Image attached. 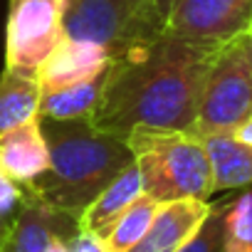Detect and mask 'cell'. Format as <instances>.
<instances>
[{"label": "cell", "instance_id": "obj_2", "mask_svg": "<svg viewBox=\"0 0 252 252\" xmlns=\"http://www.w3.org/2000/svg\"><path fill=\"white\" fill-rule=\"evenodd\" d=\"M40 126L50 149V168L28 190L72 218H79L126 166L134 163L129 141L96 129L92 119H40Z\"/></svg>", "mask_w": 252, "mask_h": 252}, {"label": "cell", "instance_id": "obj_22", "mask_svg": "<svg viewBox=\"0 0 252 252\" xmlns=\"http://www.w3.org/2000/svg\"><path fill=\"white\" fill-rule=\"evenodd\" d=\"M10 220H13V215H3V213H0V245H3V240H5V235L10 230Z\"/></svg>", "mask_w": 252, "mask_h": 252}, {"label": "cell", "instance_id": "obj_10", "mask_svg": "<svg viewBox=\"0 0 252 252\" xmlns=\"http://www.w3.org/2000/svg\"><path fill=\"white\" fill-rule=\"evenodd\" d=\"M109 64H111V57L104 47L87 42V40H72L62 35L57 47L50 52V57L40 64L35 74L40 84V94L84 82L104 72Z\"/></svg>", "mask_w": 252, "mask_h": 252}, {"label": "cell", "instance_id": "obj_8", "mask_svg": "<svg viewBox=\"0 0 252 252\" xmlns=\"http://www.w3.org/2000/svg\"><path fill=\"white\" fill-rule=\"evenodd\" d=\"M77 230V218L52 208L40 195L25 188L0 252H52L60 240L69 237Z\"/></svg>", "mask_w": 252, "mask_h": 252}, {"label": "cell", "instance_id": "obj_18", "mask_svg": "<svg viewBox=\"0 0 252 252\" xmlns=\"http://www.w3.org/2000/svg\"><path fill=\"white\" fill-rule=\"evenodd\" d=\"M222 213H225V203L213 205V210L205 218V222L200 225V230L176 252H225V247H222Z\"/></svg>", "mask_w": 252, "mask_h": 252}, {"label": "cell", "instance_id": "obj_9", "mask_svg": "<svg viewBox=\"0 0 252 252\" xmlns=\"http://www.w3.org/2000/svg\"><path fill=\"white\" fill-rule=\"evenodd\" d=\"M213 203L198 198H181L161 203L151 227L129 252H176L181 250L205 222Z\"/></svg>", "mask_w": 252, "mask_h": 252}, {"label": "cell", "instance_id": "obj_15", "mask_svg": "<svg viewBox=\"0 0 252 252\" xmlns=\"http://www.w3.org/2000/svg\"><path fill=\"white\" fill-rule=\"evenodd\" d=\"M40 84L37 77H25L10 69L0 74V136L37 116Z\"/></svg>", "mask_w": 252, "mask_h": 252}, {"label": "cell", "instance_id": "obj_7", "mask_svg": "<svg viewBox=\"0 0 252 252\" xmlns=\"http://www.w3.org/2000/svg\"><path fill=\"white\" fill-rule=\"evenodd\" d=\"M252 30V0H178L163 32L186 40L230 42Z\"/></svg>", "mask_w": 252, "mask_h": 252}, {"label": "cell", "instance_id": "obj_6", "mask_svg": "<svg viewBox=\"0 0 252 252\" xmlns=\"http://www.w3.org/2000/svg\"><path fill=\"white\" fill-rule=\"evenodd\" d=\"M64 0H10L5 69L35 77L62 40Z\"/></svg>", "mask_w": 252, "mask_h": 252}, {"label": "cell", "instance_id": "obj_3", "mask_svg": "<svg viewBox=\"0 0 252 252\" xmlns=\"http://www.w3.org/2000/svg\"><path fill=\"white\" fill-rule=\"evenodd\" d=\"M134 163L144 176V193L158 203L215 195L213 163L203 136L193 131L136 126L126 136Z\"/></svg>", "mask_w": 252, "mask_h": 252}, {"label": "cell", "instance_id": "obj_19", "mask_svg": "<svg viewBox=\"0 0 252 252\" xmlns=\"http://www.w3.org/2000/svg\"><path fill=\"white\" fill-rule=\"evenodd\" d=\"M52 252H106V247H104V240L99 235L87 232V230H77L69 237L60 240Z\"/></svg>", "mask_w": 252, "mask_h": 252}, {"label": "cell", "instance_id": "obj_4", "mask_svg": "<svg viewBox=\"0 0 252 252\" xmlns=\"http://www.w3.org/2000/svg\"><path fill=\"white\" fill-rule=\"evenodd\" d=\"M166 15L158 0H64V37L87 40L111 60L131 52L163 32Z\"/></svg>", "mask_w": 252, "mask_h": 252}, {"label": "cell", "instance_id": "obj_13", "mask_svg": "<svg viewBox=\"0 0 252 252\" xmlns=\"http://www.w3.org/2000/svg\"><path fill=\"white\" fill-rule=\"evenodd\" d=\"M205 149L213 163V186L215 193L252 188V146L237 141L230 134L203 136Z\"/></svg>", "mask_w": 252, "mask_h": 252}, {"label": "cell", "instance_id": "obj_12", "mask_svg": "<svg viewBox=\"0 0 252 252\" xmlns=\"http://www.w3.org/2000/svg\"><path fill=\"white\" fill-rule=\"evenodd\" d=\"M139 195H144V176L136 163L126 166L77 218L79 230L94 232L99 237L106 235V230L116 222V218L129 208Z\"/></svg>", "mask_w": 252, "mask_h": 252}, {"label": "cell", "instance_id": "obj_5", "mask_svg": "<svg viewBox=\"0 0 252 252\" xmlns=\"http://www.w3.org/2000/svg\"><path fill=\"white\" fill-rule=\"evenodd\" d=\"M252 116V64L242 37L225 42L203 84L193 134H232Z\"/></svg>", "mask_w": 252, "mask_h": 252}, {"label": "cell", "instance_id": "obj_17", "mask_svg": "<svg viewBox=\"0 0 252 252\" xmlns=\"http://www.w3.org/2000/svg\"><path fill=\"white\" fill-rule=\"evenodd\" d=\"M222 247L225 252H252V188L225 203Z\"/></svg>", "mask_w": 252, "mask_h": 252}, {"label": "cell", "instance_id": "obj_23", "mask_svg": "<svg viewBox=\"0 0 252 252\" xmlns=\"http://www.w3.org/2000/svg\"><path fill=\"white\" fill-rule=\"evenodd\" d=\"M176 3H178V0H158V8H161L163 15H168V10H171Z\"/></svg>", "mask_w": 252, "mask_h": 252}, {"label": "cell", "instance_id": "obj_21", "mask_svg": "<svg viewBox=\"0 0 252 252\" xmlns=\"http://www.w3.org/2000/svg\"><path fill=\"white\" fill-rule=\"evenodd\" d=\"M230 136H235L237 141H242V144H250V146H252V116H247L240 126H235V131H232Z\"/></svg>", "mask_w": 252, "mask_h": 252}, {"label": "cell", "instance_id": "obj_11", "mask_svg": "<svg viewBox=\"0 0 252 252\" xmlns=\"http://www.w3.org/2000/svg\"><path fill=\"white\" fill-rule=\"evenodd\" d=\"M0 166L23 188L32 186L50 168V149L37 116L0 136Z\"/></svg>", "mask_w": 252, "mask_h": 252}, {"label": "cell", "instance_id": "obj_14", "mask_svg": "<svg viewBox=\"0 0 252 252\" xmlns=\"http://www.w3.org/2000/svg\"><path fill=\"white\" fill-rule=\"evenodd\" d=\"M106 74L109 67L84 82H77L72 87H62L47 94H40V106H37V116L40 119H57V121H67V119H92L104 84H106Z\"/></svg>", "mask_w": 252, "mask_h": 252}, {"label": "cell", "instance_id": "obj_24", "mask_svg": "<svg viewBox=\"0 0 252 252\" xmlns=\"http://www.w3.org/2000/svg\"><path fill=\"white\" fill-rule=\"evenodd\" d=\"M242 40H245V47H247V55H250V64H252V30L247 35H242Z\"/></svg>", "mask_w": 252, "mask_h": 252}, {"label": "cell", "instance_id": "obj_20", "mask_svg": "<svg viewBox=\"0 0 252 252\" xmlns=\"http://www.w3.org/2000/svg\"><path fill=\"white\" fill-rule=\"evenodd\" d=\"M23 195H25V188L20 183H15L3 171V166H0V213H3V215H13L18 210Z\"/></svg>", "mask_w": 252, "mask_h": 252}, {"label": "cell", "instance_id": "obj_16", "mask_svg": "<svg viewBox=\"0 0 252 252\" xmlns=\"http://www.w3.org/2000/svg\"><path fill=\"white\" fill-rule=\"evenodd\" d=\"M158 200L156 198H151V195H139L129 208H126L119 218H116V222L106 230V235L101 237L104 240V247H106V252H129L144 235H146V230L151 227V220H154V215H156V210H158Z\"/></svg>", "mask_w": 252, "mask_h": 252}, {"label": "cell", "instance_id": "obj_1", "mask_svg": "<svg viewBox=\"0 0 252 252\" xmlns=\"http://www.w3.org/2000/svg\"><path fill=\"white\" fill-rule=\"evenodd\" d=\"M222 47L225 42L161 32L111 60L92 124L121 139L136 126L193 131L203 84Z\"/></svg>", "mask_w": 252, "mask_h": 252}]
</instances>
